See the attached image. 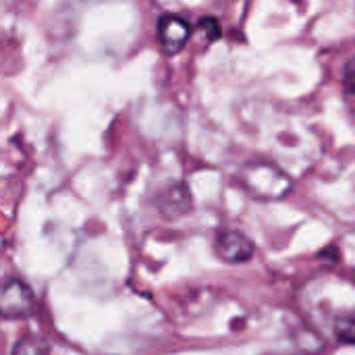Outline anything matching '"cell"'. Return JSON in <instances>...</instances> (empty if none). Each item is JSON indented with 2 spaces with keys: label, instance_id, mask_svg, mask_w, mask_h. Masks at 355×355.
<instances>
[{
  "label": "cell",
  "instance_id": "1",
  "mask_svg": "<svg viewBox=\"0 0 355 355\" xmlns=\"http://www.w3.org/2000/svg\"><path fill=\"white\" fill-rule=\"evenodd\" d=\"M245 189L260 200H281L291 191V179L275 164H248L241 173Z\"/></svg>",
  "mask_w": 355,
  "mask_h": 355
},
{
  "label": "cell",
  "instance_id": "2",
  "mask_svg": "<svg viewBox=\"0 0 355 355\" xmlns=\"http://www.w3.org/2000/svg\"><path fill=\"white\" fill-rule=\"evenodd\" d=\"M35 308V297L23 281H8L2 287L0 310L4 318H25L31 316Z\"/></svg>",
  "mask_w": 355,
  "mask_h": 355
},
{
  "label": "cell",
  "instance_id": "3",
  "mask_svg": "<svg viewBox=\"0 0 355 355\" xmlns=\"http://www.w3.org/2000/svg\"><path fill=\"white\" fill-rule=\"evenodd\" d=\"M191 35V25L181 15H162L158 21V40L166 54H177L183 50Z\"/></svg>",
  "mask_w": 355,
  "mask_h": 355
},
{
  "label": "cell",
  "instance_id": "4",
  "mask_svg": "<svg viewBox=\"0 0 355 355\" xmlns=\"http://www.w3.org/2000/svg\"><path fill=\"white\" fill-rule=\"evenodd\" d=\"M216 254L220 260L229 262V264H241L248 262L254 254V245L250 239H245L241 233L237 231H223L216 237Z\"/></svg>",
  "mask_w": 355,
  "mask_h": 355
},
{
  "label": "cell",
  "instance_id": "5",
  "mask_svg": "<svg viewBox=\"0 0 355 355\" xmlns=\"http://www.w3.org/2000/svg\"><path fill=\"white\" fill-rule=\"evenodd\" d=\"M160 214L164 218H179V216H185L189 210H191V193L187 189V185L179 183V185H173L171 189H166L158 202H156Z\"/></svg>",
  "mask_w": 355,
  "mask_h": 355
},
{
  "label": "cell",
  "instance_id": "6",
  "mask_svg": "<svg viewBox=\"0 0 355 355\" xmlns=\"http://www.w3.org/2000/svg\"><path fill=\"white\" fill-rule=\"evenodd\" d=\"M50 354V345L40 339V337H23L15 349H12V355H48Z\"/></svg>",
  "mask_w": 355,
  "mask_h": 355
},
{
  "label": "cell",
  "instance_id": "7",
  "mask_svg": "<svg viewBox=\"0 0 355 355\" xmlns=\"http://www.w3.org/2000/svg\"><path fill=\"white\" fill-rule=\"evenodd\" d=\"M337 337L343 343L355 345V318H345V320L337 322Z\"/></svg>",
  "mask_w": 355,
  "mask_h": 355
},
{
  "label": "cell",
  "instance_id": "8",
  "mask_svg": "<svg viewBox=\"0 0 355 355\" xmlns=\"http://www.w3.org/2000/svg\"><path fill=\"white\" fill-rule=\"evenodd\" d=\"M343 87L347 94V100H352L355 104V56L347 62L345 73H343Z\"/></svg>",
  "mask_w": 355,
  "mask_h": 355
},
{
  "label": "cell",
  "instance_id": "9",
  "mask_svg": "<svg viewBox=\"0 0 355 355\" xmlns=\"http://www.w3.org/2000/svg\"><path fill=\"white\" fill-rule=\"evenodd\" d=\"M198 27H200V29H204V33L208 35V40H216V37L220 35V25H218V21H216V19H212V17H204V19H200Z\"/></svg>",
  "mask_w": 355,
  "mask_h": 355
}]
</instances>
